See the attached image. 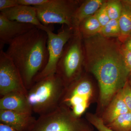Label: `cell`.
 Here are the masks:
<instances>
[{
  "label": "cell",
  "mask_w": 131,
  "mask_h": 131,
  "mask_svg": "<svg viewBox=\"0 0 131 131\" xmlns=\"http://www.w3.org/2000/svg\"><path fill=\"white\" fill-rule=\"evenodd\" d=\"M47 38L46 32L35 27L14 39L5 52L18 69L27 90L47 63Z\"/></svg>",
  "instance_id": "cell-1"
},
{
  "label": "cell",
  "mask_w": 131,
  "mask_h": 131,
  "mask_svg": "<svg viewBox=\"0 0 131 131\" xmlns=\"http://www.w3.org/2000/svg\"><path fill=\"white\" fill-rule=\"evenodd\" d=\"M65 87L56 74L35 82L26 95L32 113L40 116L55 110L60 105Z\"/></svg>",
  "instance_id": "cell-2"
},
{
  "label": "cell",
  "mask_w": 131,
  "mask_h": 131,
  "mask_svg": "<svg viewBox=\"0 0 131 131\" xmlns=\"http://www.w3.org/2000/svg\"><path fill=\"white\" fill-rule=\"evenodd\" d=\"M84 59L83 38L78 29H75L74 34L64 47L56 71L65 87L78 78Z\"/></svg>",
  "instance_id": "cell-3"
},
{
  "label": "cell",
  "mask_w": 131,
  "mask_h": 131,
  "mask_svg": "<svg viewBox=\"0 0 131 131\" xmlns=\"http://www.w3.org/2000/svg\"><path fill=\"white\" fill-rule=\"evenodd\" d=\"M81 2L73 0H49L43 5L35 7L38 19L43 25L61 24L74 28L73 16Z\"/></svg>",
  "instance_id": "cell-4"
},
{
  "label": "cell",
  "mask_w": 131,
  "mask_h": 131,
  "mask_svg": "<svg viewBox=\"0 0 131 131\" xmlns=\"http://www.w3.org/2000/svg\"><path fill=\"white\" fill-rule=\"evenodd\" d=\"M49 26L45 31L47 35L48 61L45 67L35 78L34 83L45 78L56 74L57 65L61 58L66 45L74 34L75 29L66 26L58 33L53 32Z\"/></svg>",
  "instance_id": "cell-5"
},
{
  "label": "cell",
  "mask_w": 131,
  "mask_h": 131,
  "mask_svg": "<svg viewBox=\"0 0 131 131\" xmlns=\"http://www.w3.org/2000/svg\"><path fill=\"white\" fill-rule=\"evenodd\" d=\"M63 105L40 115L29 131H87Z\"/></svg>",
  "instance_id": "cell-6"
},
{
  "label": "cell",
  "mask_w": 131,
  "mask_h": 131,
  "mask_svg": "<svg viewBox=\"0 0 131 131\" xmlns=\"http://www.w3.org/2000/svg\"><path fill=\"white\" fill-rule=\"evenodd\" d=\"M18 92L27 95L26 89L18 68L11 58L3 51H0V95Z\"/></svg>",
  "instance_id": "cell-7"
},
{
  "label": "cell",
  "mask_w": 131,
  "mask_h": 131,
  "mask_svg": "<svg viewBox=\"0 0 131 131\" xmlns=\"http://www.w3.org/2000/svg\"><path fill=\"white\" fill-rule=\"evenodd\" d=\"M1 13L10 20L31 24L45 31L49 27L39 21L35 7L18 5L2 10Z\"/></svg>",
  "instance_id": "cell-8"
},
{
  "label": "cell",
  "mask_w": 131,
  "mask_h": 131,
  "mask_svg": "<svg viewBox=\"0 0 131 131\" xmlns=\"http://www.w3.org/2000/svg\"><path fill=\"white\" fill-rule=\"evenodd\" d=\"M35 27L31 24L10 20L0 13L1 49L4 45L9 44L15 39L28 32Z\"/></svg>",
  "instance_id": "cell-9"
},
{
  "label": "cell",
  "mask_w": 131,
  "mask_h": 131,
  "mask_svg": "<svg viewBox=\"0 0 131 131\" xmlns=\"http://www.w3.org/2000/svg\"><path fill=\"white\" fill-rule=\"evenodd\" d=\"M32 114L0 110V123L6 124L18 131H29L36 120Z\"/></svg>",
  "instance_id": "cell-10"
},
{
  "label": "cell",
  "mask_w": 131,
  "mask_h": 131,
  "mask_svg": "<svg viewBox=\"0 0 131 131\" xmlns=\"http://www.w3.org/2000/svg\"><path fill=\"white\" fill-rule=\"evenodd\" d=\"M0 110L32 114L26 95L14 92L1 97Z\"/></svg>",
  "instance_id": "cell-11"
},
{
  "label": "cell",
  "mask_w": 131,
  "mask_h": 131,
  "mask_svg": "<svg viewBox=\"0 0 131 131\" xmlns=\"http://www.w3.org/2000/svg\"><path fill=\"white\" fill-rule=\"evenodd\" d=\"M106 1L87 0L82 2L77 8L73 17V27L78 29L82 21L88 17L92 16L102 6Z\"/></svg>",
  "instance_id": "cell-12"
},
{
  "label": "cell",
  "mask_w": 131,
  "mask_h": 131,
  "mask_svg": "<svg viewBox=\"0 0 131 131\" xmlns=\"http://www.w3.org/2000/svg\"><path fill=\"white\" fill-rule=\"evenodd\" d=\"M130 112L125 103L121 89L114 96L105 116L104 123L111 124L121 115Z\"/></svg>",
  "instance_id": "cell-13"
},
{
  "label": "cell",
  "mask_w": 131,
  "mask_h": 131,
  "mask_svg": "<svg viewBox=\"0 0 131 131\" xmlns=\"http://www.w3.org/2000/svg\"><path fill=\"white\" fill-rule=\"evenodd\" d=\"M102 27L95 15L86 18L81 22L78 29L82 38L100 34Z\"/></svg>",
  "instance_id": "cell-14"
},
{
  "label": "cell",
  "mask_w": 131,
  "mask_h": 131,
  "mask_svg": "<svg viewBox=\"0 0 131 131\" xmlns=\"http://www.w3.org/2000/svg\"><path fill=\"white\" fill-rule=\"evenodd\" d=\"M118 21L121 35L118 39L122 43L131 37V11L124 6L122 14Z\"/></svg>",
  "instance_id": "cell-15"
},
{
  "label": "cell",
  "mask_w": 131,
  "mask_h": 131,
  "mask_svg": "<svg viewBox=\"0 0 131 131\" xmlns=\"http://www.w3.org/2000/svg\"><path fill=\"white\" fill-rule=\"evenodd\" d=\"M107 126L115 131H131V112L121 115Z\"/></svg>",
  "instance_id": "cell-16"
},
{
  "label": "cell",
  "mask_w": 131,
  "mask_h": 131,
  "mask_svg": "<svg viewBox=\"0 0 131 131\" xmlns=\"http://www.w3.org/2000/svg\"><path fill=\"white\" fill-rule=\"evenodd\" d=\"M69 94L75 95L89 99L92 93V86L88 80L85 79L77 80Z\"/></svg>",
  "instance_id": "cell-17"
},
{
  "label": "cell",
  "mask_w": 131,
  "mask_h": 131,
  "mask_svg": "<svg viewBox=\"0 0 131 131\" xmlns=\"http://www.w3.org/2000/svg\"><path fill=\"white\" fill-rule=\"evenodd\" d=\"M100 34L106 38H118L121 35L118 20L110 19L105 26L102 28Z\"/></svg>",
  "instance_id": "cell-18"
},
{
  "label": "cell",
  "mask_w": 131,
  "mask_h": 131,
  "mask_svg": "<svg viewBox=\"0 0 131 131\" xmlns=\"http://www.w3.org/2000/svg\"><path fill=\"white\" fill-rule=\"evenodd\" d=\"M106 8L110 19L118 20L123 9V5L121 1H107Z\"/></svg>",
  "instance_id": "cell-19"
},
{
  "label": "cell",
  "mask_w": 131,
  "mask_h": 131,
  "mask_svg": "<svg viewBox=\"0 0 131 131\" xmlns=\"http://www.w3.org/2000/svg\"><path fill=\"white\" fill-rule=\"evenodd\" d=\"M106 1L94 14L102 27L105 26L110 20L107 10Z\"/></svg>",
  "instance_id": "cell-20"
},
{
  "label": "cell",
  "mask_w": 131,
  "mask_h": 131,
  "mask_svg": "<svg viewBox=\"0 0 131 131\" xmlns=\"http://www.w3.org/2000/svg\"><path fill=\"white\" fill-rule=\"evenodd\" d=\"M121 90L124 102L129 111L131 112V86L128 81Z\"/></svg>",
  "instance_id": "cell-21"
},
{
  "label": "cell",
  "mask_w": 131,
  "mask_h": 131,
  "mask_svg": "<svg viewBox=\"0 0 131 131\" xmlns=\"http://www.w3.org/2000/svg\"><path fill=\"white\" fill-rule=\"evenodd\" d=\"M92 125L99 131H115L104 123L103 120L96 117H92L90 119Z\"/></svg>",
  "instance_id": "cell-22"
},
{
  "label": "cell",
  "mask_w": 131,
  "mask_h": 131,
  "mask_svg": "<svg viewBox=\"0 0 131 131\" xmlns=\"http://www.w3.org/2000/svg\"><path fill=\"white\" fill-rule=\"evenodd\" d=\"M49 0H18L19 5L36 7L46 3Z\"/></svg>",
  "instance_id": "cell-23"
},
{
  "label": "cell",
  "mask_w": 131,
  "mask_h": 131,
  "mask_svg": "<svg viewBox=\"0 0 131 131\" xmlns=\"http://www.w3.org/2000/svg\"><path fill=\"white\" fill-rule=\"evenodd\" d=\"M18 5V0H0V10L1 11Z\"/></svg>",
  "instance_id": "cell-24"
},
{
  "label": "cell",
  "mask_w": 131,
  "mask_h": 131,
  "mask_svg": "<svg viewBox=\"0 0 131 131\" xmlns=\"http://www.w3.org/2000/svg\"><path fill=\"white\" fill-rule=\"evenodd\" d=\"M122 51L125 64L130 72L131 71V52L127 51L122 48Z\"/></svg>",
  "instance_id": "cell-25"
},
{
  "label": "cell",
  "mask_w": 131,
  "mask_h": 131,
  "mask_svg": "<svg viewBox=\"0 0 131 131\" xmlns=\"http://www.w3.org/2000/svg\"><path fill=\"white\" fill-rule=\"evenodd\" d=\"M122 49L131 52V37L127 39L123 43H121Z\"/></svg>",
  "instance_id": "cell-26"
},
{
  "label": "cell",
  "mask_w": 131,
  "mask_h": 131,
  "mask_svg": "<svg viewBox=\"0 0 131 131\" xmlns=\"http://www.w3.org/2000/svg\"><path fill=\"white\" fill-rule=\"evenodd\" d=\"M0 131H18L6 124L0 123Z\"/></svg>",
  "instance_id": "cell-27"
},
{
  "label": "cell",
  "mask_w": 131,
  "mask_h": 131,
  "mask_svg": "<svg viewBox=\"0 0 131 131\" xmlns=\"http://www.w3.org/2000/svg\"><path fill=\"white\" fill-rule=\"evenodd\" d=\"M123 6L131 11V0H122Z\"/></svg>",
  "instance_id": "cell-28"
},
{
  "label": "cell",
  "mask_w": 131,
  "mask_h": 131,
  "mask_svg": "<svg viewBox=\"0 0 131 131\" xmlns=\"http://www.w3.org/2000/svg\"><path fill=\"white\" fill-rule=\"evenodd\" d=\"M127 81H128V82H129V84H130L131 86V71L129 73Z\"/></svg>",
  "instance_id": "cell-29"
}]
</instances>
